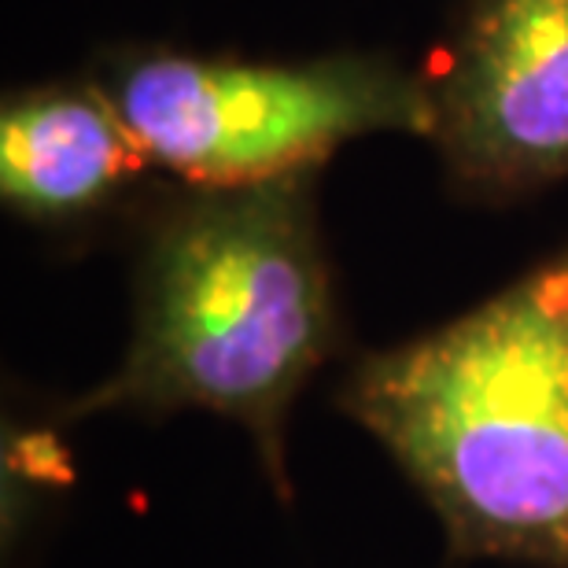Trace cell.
Returning <instances> with one entry per match:
<instances>
[{
    "label": "cell",
    "instance_id": "6da1fadb",
    "mask_svg": "<svg viewBox=\"0 0 568 568\" xmlns=\"http://www.w3.org/2000/svg\"><path fill=\"white\" fill-rule=\"evenodd\" d=\"M339 406L399 462L454 554L568 568V247L366 355Z\"/></svg>",
    "mask_w": 568,
    "mask_h": 568
},
{
    "label": "cell",
    "instance_id": "7a4b0ae2",
    "mask_svg": "<svg viewBox=\"0 0 568 568\" xmlns=\"http://www.w3.org/2000/svg\"><path fill=\"white\" fill-rule=\"evenodd\" d=\"M339 317L306 174L192 189L148 225L122 366L71 417L207 410L241 425L288 498L284 422Z\"/></svg>",
    "mask_w": 568,
    "mask_h": 568
},
{
    "label": "cell",
    "instance_id": "3957f363",
    "mask_svg": "<svg viewBox=\"0 0 568 568\" xmlns=\"http://www.w3.org/2000/svg\"><path fill=\"white\" fill-rule=\"evenodd\" d=\"M100 89L148 163L192 189L300 178L362 133L432 138L428 82L377 55L247 63L159 49L115 60Z\"/></svg>",
    "mask_w": 568,
    "mask_h": 568
},
{
    "label": "cell",
    "instance_id": "277c9868",
    "mask_svg": "<svg viewBox=\"0 0 568 568\" xmlns=\"http://www.w3.org/2000/svg\"><path fill=\"white\" fill-rule=\"evenodd\" d=\"M432 93V141L476 192L568 178V0H469Z\"/></svg>",
    "mask_w": 568,
    "mask_h": 568
},
{
    "label": "cell",
    "instance_id": "5b68a950",
    "mask_svg": "<svg viewBox=\"0 0 568 568\" xmlns=\"http://www.w3.org/2000/svg\"><path fill=\"white\" fill-rule=\"evenodd\" d=\"M148 166L138 138L100 85H41L0 111V192L33 222L108 207Z\"/></svg>",
    "mask_w": 568,
    "mask_h": 568
}]
</instances>
